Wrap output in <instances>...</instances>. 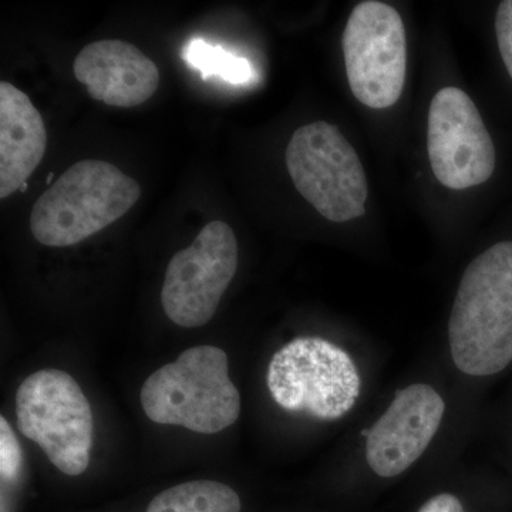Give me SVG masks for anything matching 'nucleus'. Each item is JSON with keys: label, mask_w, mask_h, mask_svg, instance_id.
<instances>
[{"label": "nucleus", "mask_w": 512, "mask_h": 512, "mask_svg": "<svg viewBox=\"0 0 512 512\" xmlns=\"http://www.w3.org/2000/svg\"><path fill=\"white\" fill-rule=\"evenodd\" d=\"M451 357L460 372L491 376L512 362V241L467 266L448 320Z\"/></svg>", "instance_id": "1"}, {"label": "nucleus", "mask_w": 512, "mask_h": 512, "mask_svg": "<svg viewBox=\"0 0 512 512\" xmlns=\"http://www.w3.org/2000/svg\"><path fill=\"white\" fill-rule=\"evenodd\" d=\"M140 197V184L116 165L79 161L40 195L30 231L46 247H73L120 220Z\"/></svg>", "instance_id": "2"}, {"label": "nucleus", "mask_w": 512, "mask_h": 512, "mask_svg": "<svg viewBox=\"0 0 512 512\" xmlns=\"http://www.w3.org/2000/svg\"><path fill=\"white\" fill-rule=\"evenodd\" d=\"M141 406L151 421L215 434L241 414V394L229 379L228 356L215 346L184 350L173 363L150 375Z\"/></svg>", "instance_id": "3"}, {"label": "nucleus", "mask_w": 512, "mask_h": 512, "mask_svg": "<svg viewBox=\"0 0 512 512\" xmlns=\"http://www.w3.org/2000/svg\"><path fill=\"white\" fill-rule=\"evenodd\" d=\"M269 393L286 412L339 420L355 406L362 380L352 357L322 338H298L272 356Z\"/></svg>", "instance_id": "4"}, {"label": "nucleus", "mask_w": 512, "mask_h": 512, "mask_svg": "<svg viewBox=\"0 0 512 512\" xmlns=\"http://www.w3.org/2000/svg\"><path fill=\"white\" fill-rule=\"evenodd\" d=\"M18 430L45 451L66 476H80L90 463L93 412L69 373L45 369L23 380L16 392Z\"/></svg>", "instance_id": "5"}, {"label": "nucleus", "mask_w": 512, "mask_h": 512, "mask_svg": "<svg viewBox=\"0 0 512 512\" xmlns=\"http://www.w3.org/2000/svg\"><path fill=\"white\" fill-rule=\"evenodd\" d=\"M286 167L299 194L332 222L365 214L367 180L355 148L326 121L306 124L286 147Z\"/></svg>", "instance_id": "6"}, {"label": "nucleus", "mask_w": 512, "mask_h": 512, "mask_svg": "<svg viewBox=\"0 0 512 512\" xmlns=\"http://www.w3.org/2000/svg\"><path fill=\"white\" fill-rule=\"evenodd\" d=\"M350 90L370 109H389L406 82L407 42L393 6L367 0L350 13L342 39Z\"/></svg>", "instance_id": "7"}, {"label": "nucleus", "mask_w": 512, "mask_h": 512, "mask_svg": "<svg viewBox=\"0 0 512 512\" xmlns=\"http://www.w3.org/2000/svg\"><path fill=\"white\" fill-rule=\"evenodd\" d=\"M238 242L222 221L208 222L190 247L177 252L165 271L161 303L181 328L207 325L237 274Z\"/></svg>", "instance_id": "8"}, {"label": "nucleus", "mask_w": 512, "mask_h": 512, "mask_svg": "<svg viewBox=\"0 0 512 512\" xmlns=\"http://www.w3.org/2000/svg\"><path fill=\"white\" fill-rule=\"evenodd\" d=\"M427 150L434 175L451 190L483 184L495 170L493 138L474 101L457 87L431 100Z\"/></svg>", "instance_id": "9"}, {"label": "nucleus", "mask_w": 512, "mask_h": 512, "mask_svg": "<svg viewBox=\"0 0 512 512\" xmlns=\"http://www.w3.org/2000/svg\"><path fill=\"white\" fill-rule=\"evenodd\" d=\"M444 410V400L429 384L416 383L397 392L389 409L365 431L369 467L383 478L412 467L439 431Z\"/></svg>", "instance_id": "10"}, {"label": "nucleus", "mask_w": 512, "mask_h": 512, "mask_svg": "<svg viewBox=\"0 0 512 512\" xmlns=\"http://www.w3.org/2000/svg\"><path fill=\"white\" fill-rule=\"evenodd\" d=\"M73 73L92 99L120 109L146 103L160 84L156 63L123 40L90 43L74 59Z\"/></svg>", "instance_id": "11"}, {"label": "nucleus", "mask_w": 512, "mask_h": 512, "mask_svg": "<svg viewBox=\"0 0 512 512\" xmlns=\"http://www.w3.org/2000/svg\"><path fill=\"white\" fill-rule=\"evenodd\" d=\"M47 131L28 94L0 83V198L23 190L45 157Z\"/></svg>", "instance_id": "12"}, {"label": "nucleus", "mask_w": 512, "mask_h": 512, "mask_svg": "<svg viewBox=\"0 0 512 512\" xmlns=\"http://www.w3.org/2000/svg\"><path fill=\"white\" fill-rule=\"evenodd\" d=\"M146 512H241V498L218 481H190L156 495Z\"/></svg>", "instance_id": "13"}, {"label": "nucleus", "mask_w": 512, "mask_h": 512, "mask_svg": "<svg viewBox=\"0 0 512 512\" xmlns=\"http://www.w3.org/2000/svg\"><path fill=\"white\" fill-rule=\"evenodd\" d=\"M183 59L192 69L198 70L204 80L217 76L227 83L247 84L255 79L254 69L247 59L202 39H192L185 45Z\"/></svg>", "instance_id": "14"}, {"label": "nucleus", "mask_w": 512, "mask_h": 512, "mask_svg": "<svg viewBox=\"0 0 512 512\" xmlns=\"http://www.w3.org/2000/svg\"><path fill=\"white\" fill-rule=\"evenodd\" d=\"M22 466V451L5 417L0 419V474L3 481H13Z\"/></svg>", "instance_id": "15"}, {"label": "nucleus", "mask_w": 512, "mask_h": 512, "mask_svg": "<svg viewBox=\"0 0 512 512\" xmlns=\"http://www.w3.org/2000/svg\"><path fill=\"white\" fill-rule=\"evenodd\" d=\"M495 33L505 69L512 79V0H504L498 5Z\"/></svg>", "instance_id": "16"}, {"label": "nucleus", "mask_w": 512, "mask_h": 512, "mask_svg": "<svg viewBox=\"0 0 512 512\" xmlns=\"http://www.w3.org/2000/svg\"><path fill=\"white\" fill-rule=\"evenodd\" d=\"M419 512H466L463 504L453 494H439L430 498Z\"/></svg>", "instance_id": "17"}]
</instances>
